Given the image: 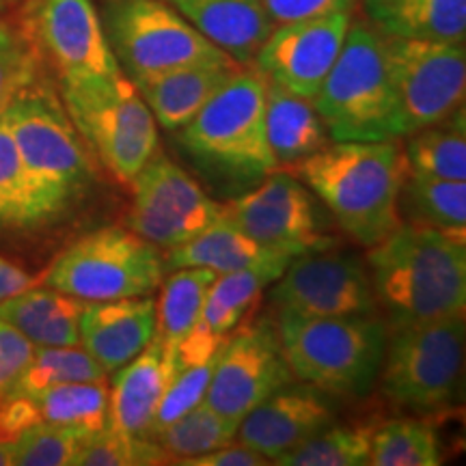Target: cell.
<instances>
[{
  "label": "cell",
  "instance_id": "17",
  "mask_svg": "<svg viewBox=\"0 0 466 466\" xmlns=\"http://www.w3.org/2000/svg\"><path fill=\"white\" fill-rule=\"evenodd\" d=\"M26 35L58 78L121 72L93 0H35Z\"/></svg>",
  "mask_w": 466,
  "mask_h": 466
},
{
  "label": "cell",
  "instance_id": "7",
  "mask_svg": "<svg viewBox=\"0 0 466 466\" xmlns=\"http://www.w3.org/2000/svg\"><path fill=\"white\" fill-rule=\"evenodd\" d=\"M192 158L231 177L255 179L277 171L266 134V78L242 66L179 132Z\"/></svg>",
  "mask_w": 466,
  "mask_h": 466
},
{
  "label": "cell",
  "instance_id": "6",
  "mask_svg": "<svg viewBox=\"0 0 466 466\" xmlns=\"http://www.w3.org/2000/svg\"><path fill=\"white\" fill-rule=\"evenodd\" d=\"M61 100L86 147L130 184L158 151V124L124 72L61 78Z\"/></svg>",
  "mask_w": 466,
  "mask_h": 466
},
{
  "label": "cell",
  "instance_id": "27",
  "mask_svg": "<svg viewBox=\"0 0 466 466\" xmlns=\"http://www.w3.org/2000/svg\"><path fill=\"white\" fill-rule=\"evenodd\" d=\"M266 134L279 167L318 154L330 138L311 100L270 80H266Z\"/></svg>",
  "mask_w": 466,
  "mask_h": 466
},
{
  "label": "cell",
  "instance_id": "20",
  "mask_svg": "<svg viewBox=\"0 0 466 466\" xmlns=\"http://www.w3.org/2000/svg\"><path fill=\"white\" fill-rule=\"evenodd\" d=\"M156 337V300L151 296L85 302L80 346L106 374L124 367Z\"/></svg>",
  "mask_w": 466,
  "mask_h": 466
},
{
  "label": "cell",
  "instance_id": "5",
  "mask_svg": "<svg viewBox=\"0 0 466 466\" xmlns=\"http://www.w3.org/2000/svg\"><path fill=\"white\" fill-rule=\"evenodd\" d=\"M277 335L291 374L322 393L360 398L374 389L387 326L374 316L302 318L279 313Z\"/></svg>",
  "mask_w": 466,
  "mask_h": 466
},
{
  "label": "cell",
  "instance_id": "15",
  "mask_svg": "<svg viewBox=\"0 0 466 466\" xmlns=\"http://www.w3.org/2000/svg\"><path fill=\"white\" fill-rule=\"evenodd\" d=\"M223 208L231 223L268 247L288 248L296 255L333 247V240L319 231L311 192L291 173H268L258 188Z\"/></svg>",
  "mask_w": 466,
  "mask_h": 466
},
{
  "label": "cell",
  "instance_id": "37",
  "mask_svg": "<svg viewBox=\"0 0 466 466\" xmlns=\"http://www.w3.org/2000/svg\"><path fill=\"white\" fill-rule=\"evenodd\" d=\"M168 462L167 453L149 436L121 432L104 425L91 432L74 456V466H154Z\"/></svg>",
  "mask_w": 466,
  "mask_h": 466
},
{
  "label": "cell",
  "instance_id": "39",
  "mask_svg": "<svg viewBox=\"0 0 466 466\" xmlns=\"http://www.w3.org/2000/svg\"><path fill=\"white\" fill-rule=\"evenodd\" d=\"M214 360H217V357L206 360V363L188 365L175 371L165 395H162L160 400L158 412H156L154 423H151L149 436H154L158 430L165 428V425L173 423L175 419L182 417L184 412H188L195 406H199L201 401H206Z\"/></svg>",
  "mask_w": 466,
  "mask_h": 466
},
{
  "label": "cell",
  "instance_id": "3",
  "mask_svg": "<svg viewBox=\"0 0 466 466\" xmlns=\"http://www.w3.org/2000/svg\"><path fill=\"white\" fill-rule=\"evenodd\" d=\"M0 113L46 209L56 220L93 182V162L83 137L39 69L11 93Z\"/></svg>",
  "mask_w": 466,
  "mask_h": 466
},
{
  "label": "cell",
  "instance_id": "28",
  "mask_svg": "<svg viewBox=\"0 0 466 466\" xmlns=\"http://www.w3.org/2000/svg\"><path fill=\"white\" fill-rule=\"evenodd\" d=\"M214 279L217 272L208 268H175L173 275L162 281L160 300L156 302V337L165 348L179 346L199 326Z\"/></svg>",
  "mask_w": 466,
  "mask_h": 466
},
{
  "label": "cell",
  "instance_id": "10",
  "mask_svg": "<svg viewBox=\"0 0 466 466\" xmlns=\"http://www.w3.org/2000/svg\"><path fill=\"white\" fill-rule=\"evenodd\" d=\"M100 17L130 80L227 56L165 0H104Z\"/></svg>",
  "mask_w": 466,
  "mask_h": 466
},
{
  "label": "cell",
  "instance_id": "11",
  "mask_svg": "<svg viewBox=\"0 0 466 466\" xmlns=\"http://www.w3.org/2000/svg\"><path fill=\"white\" fill-rule=\"evenodd\" d=\"M384 50L408 134L439 124L462 106L464 44L384 37Z\"/></svg>",
  "mask_w": 466,
  "mask_h": 466
},
{
  "label": "cell",
  "instance_id": "22",
  "mask_svg": "<svg viewBox=\"0 0 466 466\" xmlns=\"http://www.w3.org/2000/svg\"><path fill=\"white\" fill-rule=\"evenodd\" d=\"M173 371L171 354L165 343L154 337L143 352L113 371V389H108V425L127 434L149 436Z\"/></svg>",
  "mask_w": 466,
  "mask_h": 466
},
{
  "label": "cell",
  "instance_id": "9",
  "mask_svg": "<svg viewBox=\"0 0 466 466\" xmlns=\"http://www.w3.org/2000/svg\"><path fill=\"white\" fill-rule=\"evenodd\" d=\"M464 337V318L393 324L378 374L384 398L412 412L450 406L462 378Z\"/></svg>",
  "mask_w": 466,
  "mask_h": 466
},
{
  "label": "cell",
  "instance_id": "45",
  "mask_svg": "<svg viewBox=\"0 0 466 466\" xmlns=\"http://www.w3.org/2000/svg\"><path fill=\"white\" fill-rule=\"evenodd\" d=\"M0 466H11V442L0 441Z\"/></svg>",
  "mask_w": 466,
  "mask_h": 466
},
{
  "label": "cell",
  "instance_id": "2",
  "mask_svg": "<svg viewBox=\"0 0 466 466\" xmlns=\"http://www.w3.org/2000/svg\"><path fill=\"white\" fill-rule=\"evenodd\" d=\"M289 168L360 247L371 248L400 227L408 167L398 141L326 145Z\"/></svg>",
  "mask_w": 466,
  "mask_h": 466
},
{
  "label": "cell",
  "instance_id": "24",
  "mask_svg": "<svg viewBox=\"0 0 466 466\" xmlns=\"http://www.w3.org/2000/svg\"><path fill=\"white\" fill-rule=\"evenodd\" d=\"M208 42L240 66H250L275 28L266 0H165Z\"/></svg>",
  "mask_w": 466,
  "mask_h": 466
},
{
  "label": "cell",
  "instance_id": "1",
  "mask_svg": "<svg viewBox=\"0 0 466 466\" xmlns=\"http://www.w3.org/2000/svg\"><path fill=\"white\" fill-rule=\"evenodd\" d=\"M376 300L393 324L464 318L466 250L462 238L434 227L404 225L370 248Z\"/></svg>",
  "mask_w": 466,
  "mask_h": 466
},
{
  "label": "cell",
  "instance_id": "44",
  "mask_svg": "<svg viewBox=\"0 0 466 466\" xmlns=\"http://www.w3.org/2000/svg\"><path fill=\"white\" fill-rule=\"evenodd\" d=\"M35 279L14 261L0 258V302L33 288Z\"/></svg>",
  "mask_w": 466,
  "mask_h": 466
},
{
  "label": "cell",
  "instance_id": "32",
  "mask_svg": "<svg viewBox=\"0 0 466 466\" xmlns=\"http://www.w3.org/2000/svg\"><path fill=\"white\" fill-rule=\"evenodd\" d=\"M277 279L275 272L255 270V268L217 275L208 289L201 324L214 335L227 337L236 326H240L242 318L258 302L261 291Z\"/></svg>",
  "mask_w": 466,
  "mask_h": 466
},
{
  "label": "cell",
  "instance_id": "14",
  "mask_svg": "<svg viewBox=\"0 0 466 466\" xmlns=\"http://www.w3.org/2000/svg\"><path fill=\"white\" fill-rule=\"evenodd\" d=\"M279 313L302 318L370 316L376 309L371 277L363 261L330 248L307 250L272 283Z\"/></svg>",
  "mask_w": 466,
  "mask_h": 466
},
{
  "label": "cell",
  "instance_id": "30",
  "mask_svg": "<svg viewBox=\"0 0 466 466\" xmlns=\"http://www.w3.org/2000/svg\"><path fill=\"white\" fill-rule=\"evenodd\" d=\"M50 220V212L35 188L7 121L0 113V225L35 229Z\"/></svg>",
  "mask_w": 466,
  "mask_h": 466
},
{
  "label": "cell",
  "instance_id": "16",
  "mask_svg": "<svg viewBox=\"0 0 466 466\" xmlns=\"http://www.w3.org/2000/svg\"><path fill=\"white\" fill-rule=\"evenodd\" d=\"M350 11L275 25L255 55L266 80L313 100L339 56L350 28Z\"/></svg>",
  "mask_w": 466,
  "mask_h": 466
},
{
  "label": "cell",
  "instance_id": "13",
  "mask_svg": "<svg viewBox=\"0 0 466 466\" xmlns=\"http://www.w3.org/2000/svg\"><path fill=\"white\" fill-rule=\"evenodd\" d=\"M134 206L126 217L127 229L158 248H175L225 214L201 186L165 156L154 154L132 179Z\"/></svg>",
  "mask_w": 466,
  "mask_h": 466
},
{
  "label": "cell",
  "instance_id": "41",
  "mask_svg": "<svg viewBox=\"0 0 466 466\" xmlns=\"http://www.w3.org/2000/svg\"><path fill=\"white\" fill-rule=\"evenodd\" d=\"M35 343L20 330L0 319V395L7 393L22 370L33 359Z\"/></svg>",
  "mask_w": 466,
  "mask_h": 466
},
{
  "label": "cell",
  "instance_id": "4",
  "mask_svg": "<svg viewBox=\"0 0 466 466\" xmlns=\"http://www.w3.org/2000/svg\"><path fill=\"white\" fill-rule=\"evenodd\" d=\"M311 102L335 143L408 137L384 37L374 26L350 22L339 56Z\"/></svg>",
  "mask_w": 466,
  "mask_h": 466
},
{
  "label": "cell",
  "instance_id": "46",
  "mask_svg": "<svg viewBox=\"0 0 466 466\" xmlns=\"http://www.w3.org/2000/svg\"><path fill=\"white\" fill-rule=\"evenodd\" d=\"M15 3H20V0H0V9H7V7H11V5H15Z\"/></svg>",
  "mask_w": 466,
  "mask_h": 466
},
{
  "label": "cell",
  "instance_id": "33",
  "mask_svg": "<svg viewBox=\"0 0 466 466\" xmlns=\"http://www.w3.org/2000/svg\"><path fill=\"white\" fill-rule=\"evenodd\" d=\"M236 434L238 423L201 401L199 406L184 412L182 417L165 425L149 439L158 442L167 458H177L175 462H182V460L203 456V453L229 445Z\"/></svg>",
  "mask_w": 466,
  "mask_h": 466
},
{
  "label": "cell",
  "instance_id": "34",
  "mask_svg": "<svg viewBox=\"0 0 466 466\" xmlns=\"http://www.w3.org/2000/svg\"><path fill=\"white\" fill-rule=\"evenodd\" d=\"M104 367L83 346H35L33 359L9 391H42L58 384L102 382Z\"/></svg>",
  "mask_w": 466,
  "mask_h": 466
},
{
  "label": "cell",
  "instance_id": "23",
  "mask_svg": "<svg viewBox=\"0 0 466 466\" xmlns=\"http://www.w3.org/2000/svg\"><path fill=\"white\" fill-rule=\"evenodd\" d=\"M294 258H299V255L288 248L268 247V244L250 238L223 214L214 223H209L206 229L197 233L192 240L168 250L167 266L208 268L217 275L255 268V270H270L277 277H281Z\"/></svg>",
  "mask_w": 466,
  "mask_h": 466
},
{
  "label": "cell",
  "instance_id": "26",
  "mask_svg": "<svg viewBox=\"0 0 466 466\" xmlns=\"http://www.w3.org/2000/svg\"><path fill=\"white\" fill-rule=\"evenodd\" d=\"M85 302L52 288H28L0 302V319L35 346H80Z\"/></svg>",
  "mask_w": 466,
  "mask_h": 466
},
{
  "label": "cell",
  "instance_id": "31",
  "mask_svg": "<svg viewBox=\"0 0 466 466\" xmlns=\"http://www.w3.org/2000/svg\"><path fill=\"white\" fill-rule=\"evenodd\" d=\"M401 192L406 197L412 223L434 227L462 238L466 231V182L423 177L406 173Z\"/></svg>",
  "mask_w": 466,
  "mask_h": 466
},
{
  "label": "cell",
  "instance_id": "43",
  "mask_svg": "<svg viewBox=\"0 0 466 466\" xmlns=\"http://www.w3.org/2000/svg\"><path fill=\"white\" fill-rule=\"evenodd\" d=\"M182 466H266L270 464V460L261 456L259 451L250 450V447L242 445V442H229V445L218 447V450H212L203 456L188 458L177 462Z\"/></svg>",
  "mask_w": 466,
  "mask_h": 466
},
{
  "label": "cell",
  "instance_id": "36",
  "mask_svg": "<svg viewBox=\"0 0 466 466\" xmlns=\"http://www.w3.org/2000/svg\"><path fill=\"white\" fill-rule=\"evenodd\" d=\"M374 428H341L329 425L311 439L285 451L277 466H365L370 460V447Z\"/></svg>",
  "mask_w": 466,
  "mask_h": 466
},
{
  "label": "cell",
  "instance_id": "21",
  "mask_svg": "<svg viewBox=\"0 0 466 466\" xmlns=\"http://www.w3.org/2000/svg\"><path fill=\"white\" fill-rule=\"evenodd\" d=\"M240 67V63L225 56L145 76L132 83L149 106L156 124L165 130H182Z\"/></svg>",
  "mask_w": 466,
  "mask_h": 466
},
{
  "label": "cell",
  "instance_id": "18",
  "mask_svg": "<svg viewBox=\"0 0 466 466\" xmlns=\"http://www.w3.org/2000/svg\"><path fill=\"white\" fill-rule=\"evenodd\" d=\"M108 423V387L102 382H74L42 391L0 395V441L14 442L35 425H61L97 432Z\"/></svg>",
  "mask_w": 466,
  "mask_h": 466
},
{
  "label": "cell",
  "instance_id": "38",
  "mask_svg": "<svg viewBox=\"0 0 466 466\" xmlns=\"http://www.w3.org/2000/svg\"><path fill=\"white\" fill-rule=\"evenodd\" d=\"M91 432L61 425H35L11 442V466H67Z\"/></svg>",
  "mask_w": 466,
  "mask_h": 466
},
{
  "label": "cell",
  "instance_id": "19",
  "mask_svg": "<svg viewBox=\"0 0 466 466\" xmlns=\"http://www.w3.org/2000/svg\"><path fill=\"white\" fill-rule=\"evenodd\" d=\"M335 423V410L316 389L283 387L255 406L238 425L242 445L275 462L285 451Z\"/></svg>",
  "mask_w": 466,
  "mask_h": 466
},
{
  "label": "cell",
  "instance_id": "8",
  "mask_svg": "<svg viewBox=\"0 0 466 466\" xmlns=\"http://www.w3.org/2000/svg\"><path fill=\"white\" fill-rule=\"evenodd\" d=\"M160 248L126 227H102L78 238L52 261L44 283L83 302L149 296L165 281Z\"/></svg>",
  "mask_w": 466,
  "mask_h": 466
},
{
  "label": "cell",
  "instance_id": "40",
  "mask_svg": "<svg viewBox=\"0 0 466 466\" xmlns=\"http://www.w3.org/2000/svg\"><path fill=\"white\" fill-rule=\"evenodd\" d=\"M39 69V55L26 33L0 20V106Z\"/></svg>",
  "mask_w": 466,
  "mask_h": 466
},
{
  "label": "cell",
  "instance_id": "29",
  "mask_svg": "<svg viewBox=\"0 0 466 466\" xmlns=\"http://www.w3.org/2000/svg\"><path fill=\"white\" fill-rule=\"evenodd\" d=\"M404 160L408 173L423 177L466 182V124L460 106L439 124L412 132Z\"/></svg>",
  "mask_w": 466,
  "mask_h": 466
},
{
  "label": "cell",
  "instance_id": "35",
  "mask_svg": "<svg viewBox=\"0 0 466 466\" xmlns=\"http://www.w3.org/2000/svg\"><path fill=\"white\" fill-rule=\"evenodd\" d=\"M441 441L428 423L395 419L374 430L370 447L371 466H439Z\"/></svg>",
  "mask_w": 466,
  "mask_h": 466
},
{
  "label": "cell",
  "instance_id": "25",
  "mask_svg": "<svg viewBox=\"0 0 466 466\" xmlns=\"http://www.w3.org/2000/svg\"><path fill=\"white\" fill-rule=\"evenodd\" d=\"M382 37L464 44L466 0H363Z\"/></svg>",
  "mask_w": 466,
  "mask_h": 466
},
{
  "label": "cell",
  "instance_id": "42",
  "mask_svg": "<svg viewBox=\"0 0 466 466\" xmlns=\"http://www.w3.org/2000/svg\"><path fill=\"white\" fill-rule=\"evenodd\" d=\"M352 5L354 0H266L268 14L275 25L337 14V11H352Z\"/></svg>",
  "mask_w": 466,
  "mask_h": 466
},
{
  "label": "cell",
  "instance_id": "12",
  "mask_svg": "<svg viewBox=\"0 0 466 466\" xmlns=\"http://www.w3.org/2000/svg\"><path fill=\"white\" fill-rule=\"evenodd\" d=\"M218 348L206 404L240 425L244 417L283 387L294 382L277 326L255 322L236 326Z\"/></svg>",
  "mask_w": 466,
  "mask_h": 466
}]
</instances>
